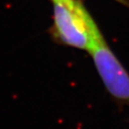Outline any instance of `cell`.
Segmentation results:
<instances>
[{"label": "cell", "instance_id": "cell-1", "mask_svg": "<svg viewBox=\"0 0 129 129\" xmlns=\"http://www.w3.org/2000/svg\"><path fill=\"white\" fill-rule=\"evenodd\" d=\"M56 33L69 46L91 51L102 35L93 18L78 0H52Z\"/></svg>", "mask_w": 129, "mask_h": 129}, {"label": "cell", "instance_id": "cell-3", "mask_svg": "<svg viewBox=\"0 0 129 129\" xmlns=\"http://www.w3.org/2000/svg\"><path fill=\"white\" fill-rule=\"evenodd\" d=\"M116 1H118V2H120V3H123V4H125V5H127V3L125 2V0H116Z\"/></svg>", "mask_w": 129, "mask_h": 129}, {"label": "cell", "instance_id": "cell-2", "mask_svg": "<svg viewBox=\"0 0 129 129\" xmlns=\"http://www.w3.org/2000/svg\"><path fill=\"white\" fill-rule=\"evenodd\" d=\"M89 53L108 91L117 101L129 105V74L112 52L103 35Z\"/></svg>", "mask_w": 129, "mask_h": 129}]
</instances>
